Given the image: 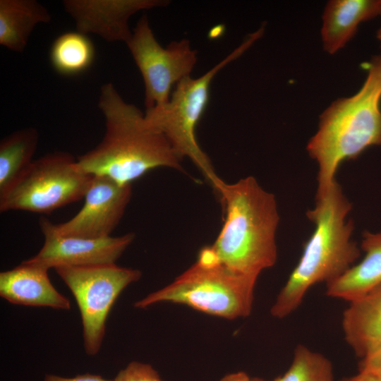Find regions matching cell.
Wrapping results in <instances>:
<instances>
[{
  "instance_id": "20",
  "label": "cell",
  "mask_w": 381,
  "mask_h": 381,
  "mask_svg": "<svg viewBox=\"0 0 381 381\" xmlns=\"http://www.w3.org/2000/svg\"><path fill=\"white\" fill-rule=\"evenodd\" d=\"M272 381H335L331 361L323 354L298 344L288 370Z\"/></svg>"
},
{
  "instance_id": "12",
  "label": "cell",
  "mask_w": 381,
  "mask_h": 381,
  "mask_svg": "<svg viewBox=\"0 0 381 381\" xmlns=\"http://www.w3.org/2000/svg\"><path fill=\"white\" fill-rule=\"evenodd\" d=\"M163 0H65L64 9L78 32L95 34L107 42L130 40L129 18L135 13L167 6Z\"/></svg>"
},
{
  "instance_id": "16",
  "label": "cell",
  "mask_w": 381,
  "mask_h": 381,
  "mask_svg": "<svg viewBox=\"0 0 381 381\" xmlns=\"http://www.w3.org/2000/svg\"><path fill=\"white\" fill-rule=\"evenodd\" d=\"M364 257L346 272L326 285V294L350 302L381 284V231H365L360 245Z\"/></svg>"
},
{
  "instance_id": "14",
  "label": "cell",
  "mask_w": 381,
  "mask_h": 381,
  "mask_svg": "<svg viewBox=\"0 0 381 381\" xmlns=\"http://www.w3.org/2000/svg\"><path fill=\"white\" fill-rule=\"evenodd\" d=\"M349 303L341 318L344 338L362 359L381 347V284Z\"/></svg>"
},
{
  "instance_id": "21",
  "label": "cell",
  "mask_w": 381,
  "mask_h": 381,
  "mask_svg": "<svg viewBox=\"0 0 381 381\" xmlns=\"http://www.w3.org/2000/svg\"><path fill=\"white\" fill-rule=\"evenodd\" d=\"M113 381H163L158 373L149 364L131 362L120 370Z\"/></svg>"
},
{
  "instance_id": "10",
  "label": "cell",
  "mask_w": 381,
  "mask_h": 381,
  "mask_svg": "<svg viewBox=\"0 0 381 381\" xmlns=\"http://www.w3.org/2000/svg\"><path fill=\"white\" fill-rule=\"evenodd\" d=\"M132 193L131 184L93 176L81 210L60 224L49 222L54 232L65 236L101 238L111 234L121 219Z\"/></svg>"
},
{
  "instance_id": "2",
  "label": "cell",
  "mask_w": 381,
  "mask_h": 381,
  "mask_svg": "<svg viewBox=\"0 0 381 381\" xmlns=\"http://www.w3.org/2000/svg\"><path fill=\"white\" fill-rule=\"evenodd\" d=\"M98 107L105 119V133L95 148L76 159L81 171L122 185L155 168L183 171L167 138L146 126L145 114L126 102L112 83L101 87Z\"/></svg>"
},
{
  "instance_id": "9",
  "label": "cell",
  "mask_w": 381,
  "mask_h": 381,
  "mask_svg": "<svg viewBox=\"0 0 381 381\" xmlns=\"http://www.w3.org/2000/svg\"><path fill=\"white\" fill-rule=\"evenodd\" d=\"M126 44L143 78L147 109L167 103L173 86L190 76L198 59L187 39L162 47L145 15L137 23Z\"/></svg>"
},
{
  "instance_id": "13",
  "label": "cell",
  "mask_w": 381,
  "mask_h": 381,
  "mask_svg": "<svg viewBox=\"0 0 381 381\" xmlns=\"http://www.w3.org/2000/svg\"><path fill=\"white\" fill-rule=\"evenodd\" d=\"M48 269L28 262L0 273V295L11 303L69 310L67 297L52 284Z\"/></svg>"
},
{
  "instance_id": "17",
  "label": "cell",
  "mask_w": 381,
  "mask_h": 381,
  "mask_svg": "<svg viewBox=\"0 0 381 381\" xmlns=\"http://www.w3.org/2000/svg\"><path fill=\"white\" fill-rule=\"evenodd\" d=\"M50 20L47 8L36 0H0V44L23 52L35 27Z\"/></svg>"
},
{
  "instance_id": "18",
  "label": "cell",
  "mask_w": 381,
  "mask_h": 381,
  "mask_svg": "<svg viewBox=\"0 0 381 381\" xmlns=\"http://www.w3.org/2000/svg\"><path fill=\"white\" fill-rule=\"evenodd\" d=\"M39 134L34 128L18 130L0 143V196L22 176L32 163Z\"/></svg>"
},
{
  "instance_id": "5",
  "label": "cell",
  "mask_w": 381,
  "mask_h": 381,
  "mask_svg": "<svg viewBox=\"0 0 381 381\" xmlns=\"http://www.w3.org/2000/svg\"><path fill=\"white\" fill-rule=\"evenodd\" d=\"M258 278L223 266L206 247L197 261L173 282L138 301L134 306L145 308L168 302L226 319L245 318L253 308Z\"/></svg>"
},
{
  "instance_id": "7",
  "label": "cell",
  "mask_w": 381,
  "mask_h": 381,
  "mask_svg": "<svg viewBox=\"0 0 381 381\" xmlns=\"http://www.w3.org/2000/svg\"><path fill=\"white\" fill-rule=\"evenodd\" d=\"M93 176L81 171L64 152L33 160L16 182L0 196V211L50 213L85 197Z\"/></svg>"
},
{
  "instance_id": "1",
  "label": "cell",
  "mask_w": 381,
  "mask_h": 381,
  "mask_svg": "<svg viewBox=\"0 0 381 381\" xmlns=\"http://www.w3.org/2000/svg\"><path fill=\"white\" fill-rule=\"evenodd\" d=\"M351 209L337 180L325 190L316 191L315 206L306 212L314 231L270 309L274 318L293 313L314 285L336 280L358 259L361 250L351 238L354 224L347 219Z\"/></svg>"
},
{
  "instance_id": "19",
  "label": "cell",
  "mask_w": 381,
  "mask_h": 381,
  "mask_svg": "<svg viewBox=\"0 0 381 381\" xmlns=\"http://www.w3.org/2000/svg\"><path fill=\"white\" fill-rule=\"evenodd\" d=\"M95 47L87 35L68 32L54 41L49 53L51 64L59 74L75 75L86 71L95 59Z\"/></svg>"
},
{
  "instance_id": "26",
  "label": "cell",
  "mask_w": 381,
  "mask_h": 381,
  "mask_svg": "<svg viewBox=\"0 0 381 381\" xmlns=\"http://www.w3.org/2000/svg\"><path fill=\"white\" fill-rule=\"evenodd\" d=\"M377 39L381 42V27H380V29L377 30Z\"/></svg>"
},
{
  "instance_id": "8",
  "label": "cell",
  "mask_w": 381,
  "mask_h": 381,
  "mask_svg": "<svg viewBox=\"0 0 381 381\" xmlns=\"http://www.w3.org/2000/svg\"><path fill=\"white\" fill-rule=\"evenodd\" d=\"M55 270L79 308L85 352L95 356L101 348L112 306L127 286L140 279L141 272L116 263L59 267Z\"/></svg>"
},
{
  "instance_id": "3",
  "label": "cell",
  "mask_w": 381,
  "mask_h": 381,
  "mask_svg": "<svg viewBox=\"0 0 381 381\" xmlns=\"http://www.w3.org/2000/svg\"><path fill=\"white\" fill-rule=\"evenodd\" d=\"M225 217L214 243V258L233 272L259 277L277 260L279 214L275 195L253 176L223 183L217 193Z\"/></svg>"
},
{
  "instance_id": "15",
  "label": "cell",
  "mask_w": 381,
  "mask_h": 381,
  "mask_svg": "<svg viewBox=\"0 0 381 381\" xmlns=\"http://www.w3.org/2000/svg\"><path fill=\"white\" fill-rule=\"evenodd\" d=\"M381 15V0H331L322 15L321 37L330 54L343 48L359 24Z\"/></svg>"
},
{
  "instance_id": "22",
  "label": "cell",
  "mask_w": 381,
  "mask_h": 381,
  "mask_svg": "<svg viewBox=\"0 0 381 381\" xmlns=\"http://www.w3.org/2000/svg\"><path fill=\"white\" fill-rule=\"evenodd\" d=\"M358 372L381 378V347L360 359Z\"/></svg>"
},
{
  "instance_id": "11",
  "label": "cell",
  "mask_w": 381,
  "mask_h": 381,
  "mask_svg": "<svg viewBox=\"0 0 381 381\" xmlns=\"http://www.w3.org/2000/svg\"><path fill=\"white\" fill-rule=\"evenodd\" d=\"M49 222L40 219L44 242L38 253L27 260L48 270L116 263L135 237L133 233L101 238L65 236L54 232Z\"/></svg>"
},
{
  "instance_id": "6",
  "label": "cell",
  "mask_w": 381,
  "mask_h": 381,
  "mask_svg": "<svg viewBox=\"0 0 381 381\" xmlns=\"http://www.w3.org/2000/svg\"><path fill=\"white\" fill-rule=\"evenodd\" d=\"M264 28L250 34L226 57L197 78L188 76L179 82L169 100L160 106L147 109L146 126L168 140L177 156L190 159L218 193L224 181L216 174L208 156L200 147L196 127L207 104L211 82L227 64L239 57L263 34Z\"/></svg>"
},
{
  "instance_id": "23",
  "label": "cell",
  "mask_w": 381,
  "mask_h": 381,
  "mask_svg": "<svg viewBox=\"0 0 381 381\" xmlns=\"http://www.w3.org/2000/svg\"><path fill=\"white\" fill-rule=\"evenodd\" d=\"M44 381H112L103 378L98 375L85 373L78 375L73 377H64L55 375L47 374L45 375Z\"/></svg>"
},
{
  "instance_id": "24",
  "label": "cell",
  "mask_w": 381,
  "mask_h": 381,
  "mask_svg": "<svg viewBox=\"0 0 381 381\" xmlns=\"http://www.w3.org/2000/svg\"><path fill=\"white\" fill-rule=\"evenodd\" d=\"M219 381H267L259 377H250L244 372H237L228 374Z\"/></svg>"
},
{
  "instance_id": "25",
  "label": "cell",
  "mask_w": 381,
  "mask_h": 381,
  "mask_svg": "<svg viewBox=\"0 0 381 381\" xmlns=\"http://www.w3.org/2000/svg\"><path fill=\"white\" fill-rule=\"evenodd\" d=\"M341 381H381V378L358 372L356 375Z\"/></svg>"
},
{
  "instance_id": "4",
  "label": "cell",
  "mask_w": 381,
  "mask_h": 381,
  "mask_svg": "<svg viewBox=\"0 0 381 381\" xmlns=\"http://www.w3.org/2000/svg\"><path fill=\"white\" fill-rule=\"evenodd\" d=\"M381 55L368 64V74L353 95L335 100L320 115L306 150L318 167L317 191L327 189L345 160L381 145Z\"/></svg>"
}]
</instances>
